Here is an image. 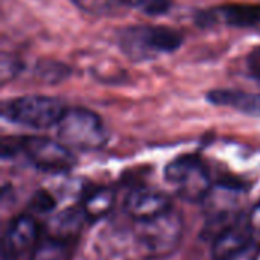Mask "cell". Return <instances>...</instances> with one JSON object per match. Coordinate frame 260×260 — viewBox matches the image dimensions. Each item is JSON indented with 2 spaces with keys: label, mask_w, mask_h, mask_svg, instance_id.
Here are the masks:
<instances>
[{
  "label": "cell",
  "mask_w": 260,
  "mask_h": 260,
  "mask_svg": "<svg viewBox=\"0 0 260 260\" xmlns=\"http://www.w3.org/2000/svg\"><path fill=\"white\" fill-rule=\"evenodd\" d=\"M21 70V62L12 56H8L6 53L2 55V82L12 79L18 72Z\"/></svg>",
  "instance_id": "d6986e66"
},
{
  "label": "cell",
  "mask_w": 260,
  "mask_h": 260,
  "mask_svg": "<svg viewBox=\"0 0 260 260\" xmlns=\"http://www.w3.org/2000/svg\"><path fill=\"white\" fill-rule=\"evenodd\" d=\"M248 224L253 229V232H260V203L253 209L250 218H248Z\"/></svg>",
  "instance_id": "7402d4cb"
},
{
  "label": "cell",
  "mask_w": 260,
  "mask_h": 260,
  "mask_svg": "<svg viewBox=\"0 0 260 260\" xmlns=\"http://www.w3.org/2000/svg\"><path fill=\"white\" fill-rule=\"evenodd\" d=\"M27 207L32 215H50L56 209V200L50 192L40 189L30 197Z\"/></svg>",
  "instance_id": "e0dca14e"
},
{
  "label": "cell",
  "mask_w": 260,
  "mask_h": 260,
  "mask_svg": "<svg viewBox=\"0 0 260 260\" xmlns=\"http://www.w3.org/2000/svg\"><path fill=\"white\" fill-rule=\"evenodd\" d=\"M253 229L250 224H232L225 230H222L213 242L212 256L213 260H225L248 245L251 239Z\"/></svg>",
  "instance_id": "9c48e42d"
},
{
  "label": "cell",
  "mask_w": 260,
  "mask_h": 260,
  "mask_svg": "<svg viewBox=\"0 0 260 260\" xmlns=\"http://www.w3.org/2000/svg\"><path fill=\"white\" fill-rule=\"evenodd\" d=\"M207 101L213 105L233 107L248 116L260 117V94H253L242 90L219 88L207 93Z\"/></svg>",
  "instance_id": "30bf717a"
},
{
  "label": "cell",
  "mask_w": 260,
  "mask_h": 260,
  "mask_svg": "<svg viewBox=\"0 0 260 260\" xmlns=\"http://www.w3.org/2000/svg\"><path fill=\"white\" fill-rule=\"evenodd\" d=\"M70 242L47 236L38 241V244L30 251L29 260H70Z\"/></svg>",
  "instance_id": "4fadbf2b"
},
{
  "label": "cell",
  "mask_w": 260,
  "mask_h": 260,
  "mask_svg": "<svg viewBox=\"0 0 260 260\" xmlns=\"http://www.w3.org/2000/svg\"><path fill=\"white\" fill-rule=\"evenodd\" d=\"M125 6L142 11L146 15H161L172 8V0H122Z\"/></svg>",
  "instance_id": "ac0fdd59"
},
{
  "label": "cell",
  "mask_w": 260,
  "mask_h": 260,
  "mask_svg": "<svg viewBox=\"0 0 260 260\" xmlns=\"http://www.w3.org/2000/svg\"><path fill=\"white\" fill-rule=\"evenodd\" d=\"M145 47L152 52H174L183 44V35L166 26H142Z\"/></svg>",
  "instance_id": "7c38bea8"
},
{
  "label": "cell",
  "mask_w": 260,
  "mask_h": 260,
  "mask_svg": "<svg viewBox=\"0 0 260 260\" xmlns=\"http://www.w3.org/2000/svg\"><path fill=\"white\" fill-rule=\"evenodd\" d=\"M113 206H114V192L111 189L102 187V189H96L85 198L82 209L87 215V219L96 221L108 215Z\"/></svg>",
  "instance_id": "5bb4252c"
},
{
  "label": "cell",
  "mask_w": 260,
  "mask_h": 260,
  "mask_svg": "<svg viewBox=\"0 0 260 260\" xmlns=\"http://www.w3.org/2000/svg\"><path fill=\"white\" fill-rule=\"evenodd\" d=\"M76 8L90 15H114L122 6V0H72Z\"/></svg>",
  "instance_id": "2e32d148"
},
{
  "label": "cell",
  "mask_w": 260,
  "mask_h": 260,
  "mask_svg": "<svg viewBox=\"0 0 260 260\" xmlns=\"http://www.w3.org/2000/svg\"><path fill=\"white\" fill-rule=\"evenodd\" d=\"M247 64H248V69H250L251 75L260 79V47H256V49L248 55Z\"/></svg>",
  "instance_id": "44dd1931"
},
{
  "label": "cell",
  "mask_w": 260,
  "mask_h": 260,
  "mask_svg": "<svg viewBox=\"0 0 260 260\" xmlns=\"http://www.w3.org/2000/svg\"><path fill=\"white\" fill-rule=\"evenodd\" d=\"M183 235V221L177 212L168 210L155 218L139 221L137 238L152 256H166L177 248Z\"/></svg>",
  "instance_id": "277c9868"
},
{
  "label": "cell",
  "mask_w": 260,
  "mask_h": 260,
  "mask_svg": "<svg viewBox=\"0 0 260 260\" xmlns=\"http://www.w3.org/2000/svg\"><path fill=\"white\" fill-rule=\"evenodd\" d=\"M72 75V69L55 59H41L35 66V76L46 84H59Z\"/></svg>",
  "instance_id": "9a60e30c"
},
{
  "label": "cell",
  "mask_w": 260,
  "mask_h": 260,
  "mask_svg": "<svg viewBox=\"0 0 260 260\" xmlns=\"http://www.w3.org/2000/svg\"><path fill=\"white\" fill-rule=\"evenodd\" d=\"M123 207L125 212L139 222L171 210V200L163 192L149 187H139L128 193Z\"/></svg>",
  "instance_id": "ba28073f"
},
{
  "label": "cell",
  "mask_w": 260,
  "mask_h": 260,
  "mask_svg": "<svg viewBox=\"0 0 260 260\" xmlns=\"http://www.w3.org/2000/svg\"><path fill=\"white\" fill-rule=\"evenodd\" d=\"M260 257V245L256 244L254 241H251L248 245H245L242 250L236 251L235 254H232L230 257L225 260H259Z\"/></svg>",
  "instance_id": "ffe728a7"
},
{
  "label": "cell",
  "mask_w": 260,
  "mask_h": 260,
  "mask_svg": "<svg viewBox=\"0 0 260 260\" xmlns=\"http://www.w3.org/2000/svg\"><path fill=\"white\" fill-rule=\"evenodd\" d=\"M195 20L200 27H209L218 21L236 27L259 26L260 5H224L209 11H201Z\"/></svg>",
  "instance_id": "52a82bcc"
},
{
  "label": "cell",
  "mask_w": 260,
  "mask_h": 260,
  "mask_svg": "<svg viewBox=\"0 0 260 260\" xmlns=\"http://www.w3.org/2000/svg\"><path fill=\"white\" fill-rule=\"evenodd\" d=\"M165 178L187 203H201L212 190L209 172L198 155H183L171 161L165 169Z\"/></svg>",
  "instance_id": "3957f363"
},
{
  "label": "cell",
  "mask_w": 260,
  "mask_h": 260,
  "mask_svg": "<svg viewBox=\"0 0 260 260\" xmlns=\"http://www.w3.org/2000/svg\"><path fill=\"white\" fill-rule=\"evenodd\" d=\"M40 227L32 215H20L14 218L3 236V259L15 260L24 253L34 250L40 241Z\"/></svg>",
  "instance_id": "8992f818"
},
{
  "label": "cell",
  "mask_w": 260,
  "mask_h": 260,
  "mask_svg": "<svg viewBox=\"0 0 260 260\" xmlns=\"http://www.w3.org/2000/svg\"><path fill=\"white\" fill-rule=\"evenodd\" d=\"M20 145L27 160L43 172L62 174L76 166V157L61 142L46 137H23Z\"/></svg>",
  "instance_id": "5b68a950"
},
{
  "label": "cell",
  "mask_w": 260,
  "mask_h": 260,
  "mask_svg": "<svg viewBox=\"0 0 260 260\" xmlns=\"http://www.w3.org/2000/svg\"><path fill=\"white\" fill-rule=\"evenodd\" d=\"M87 219V215L82 207H69L64 209L61 213H56L47 222L49 225V236L62 239L70 242L76 238Z\"/></svg>",
  "instance_id": "8fae6325"
},
{
  "label": "cell",
  "mask_w": 260,
  "mask_h": 260,
  "mask_svg": "<svg viewBox=\"0 0 260 260\" xmlns=\"http://www.w3.org/2000/svg\"><path fill=\"white\" fill-rule=\"evenodd\" d=\"M58 139L70 149L98 151L108 142L101 117L87 108L66 110L58 122Z\"/></svg>",
  "instance_id": "6da1fadb"
},
{
  "label": "cell",
  "mask_w": 260,
  "mask_h": 260,
  "mask_svg": "<svg viewBox=\"0 0 260 260\" xmlns=\"http://www.w3.org/2000/svg\"><path fill=\"white\" fill-rule=\"evenodd\" d=\"M64 111V104L50 96H21L2 105V116L5 119L35 129L58 125Z\"/></svg>",
  "instance_id": "7a4b0ae2"
}]
</instances>
